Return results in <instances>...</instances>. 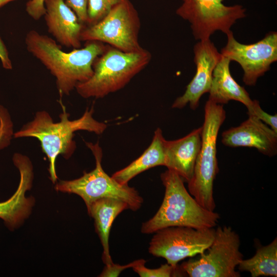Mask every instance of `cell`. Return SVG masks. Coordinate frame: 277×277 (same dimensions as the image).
Returning <instances> with one entry per match:
<instances>
[{"label": "cell", "instance_id": "e0dca14e", "mask_svg": "<svg viewBox=\"0 0 277 277\" xmlns=\"http://www.w3.org/2000/svg\"><path fill=\"white\" fill-rule=\"evenodd\" d=\"M230 60L222 55L212 74V82L209 91V100L218 104H227L234 100L243 104L250 110L254 104L243 87L232 77L229 69Z\"/></svg>", "mask_w": 277, "mask_h": 277}, {"label": "cell", "instance_id": "7402d4cb", "mask_svg": "<svg viewBox=\"0 0 277 277\" xmlns=\"http://www.w3.org/2000/svg\"><path fill=\"white\" fill-rule=\"evenodd\" d=\"M145 263L133 267V271L141 277H171L183 276L186 273L181 266L173 267L168 263L155 269H149L145 266Z\"/></svg>", "mask_w": 277, "mask_h": 277}, {"label": "cell", "instance_id": "8992f818", "mask_svg": "<svg viewBox=\"0 0 277 277\" xmlns=\"http://www.w3.org/2000/svg\"><path fill=\"white\" fill-rule=\"evenodd\" d=\"M85 144L94 156L95 168L89 172H84L83 175L78 179L61 181L56 184L55 190L79 195L84 200L87 209L96 200L109 197L124 202L127 204L128 209L134 211L138 210L143 204V199L138 191L128 184H119L103 170V151L98 142Z\"/></svg>", "mask_w": 277, "mask_h": 277}, {"label": "cell", "instance_id": "9c48e42d", "mask_svg": "<svg viewBox=\"0 0 277 277\" xmlns=\"http://www.w3.org/2000/svg\"><path fill=\"white\" fill-rule=\"evenodd\" d=\"M215 231L213 228H164L154 232L148 251L153 256L163 258L167 263L176 267L180 261L205 252L213 241Z\"/></svg>", "mask_w": 277, "mask_h": 277}, {"label": "cell", "instance_id": "277c9868", "mask_svg": "<svg viewBox=\"0 0 277 277\" xmlns=\"http://www.w3.org/2000/svg\"><path fill=\"white\" fill-rule=\"evenodd\" d=\"M151 59L150 52L145 49L126 52L107 45L105 51L93 64L92 76L78 84L75 89L85 98H103L123 88L147 66Z\"/></svg>", "mask_w": 277, "mask_h": 277}, {"label": "cell", "instance_id": "3957f363", "mask_svg": "<svg viewBox=\"0 0 277 277\" xmlns=\"http://www.w3.org/2000/svg\"><path fill=\"white\" fill-rule=\"evenodd\" d=\"M161 179L165 188L163 202L154 215L142 224V233H153L168 227L206 229L217 225L220 215L202 207L176 173L167 169L161 174Z\"/></svg>", "mask_w": 277, "mask_h": 277}, {"label": "cell", "instance_id": "ba28073f", "mask_svg": "<svg viewBox=\"0 0 277 277\" xmlns=\"http://www.w3.org/2000/svg\"><path fill=\"white\" fill-rule=\"evenodd\" d=\"M240 239L230 226H218L213 241L196 260L190 259L181 267L190 277H240L236 267L243 259Z\"/></svg>", "mask_w": 277, "mask_h": 277}, {"label": "cell", "instance_id": "8fae6325", "mask_svg": "<svg viewBox=\"0 0 277 277\" xmlns=\"http://www.w3.org/2000/svg\"><path fill=\"white\" fill-rule=\"evenodd\" d=\"M227 36V43L221 49V54L238 63L244 71V83L254 86L258 79L277 61V32H269L260 41L248 45L238 42L232 32Z\"/></svg>", "mask_w": 277, "mask_h": 277}, {"label": "cell", "instance_id": "484cf974", "mask_svg": "<svg viewBox=\"0 0 277 277\" xmlns=\"http://www.w3.org/2000/svg\"><path fill=\"white\" fill-rule=\"evenodd\" d=\"M45 0H31L26 5V11L33 19H39L45 13Z\"/></svg>", "mask_w": 277, "mask_h": 277}, {"label": "cell", "instance_id": "d4e9b609", "mask_svg": "<svg viewBox=\"0 0 277 277\" xmlns=\"http://www.w3.org/2000/svg\"><path fill=\"white\" fill-rule=\"evenodd\" d=\"M64 1L75 13L81 23L83 24L87 23L88 0H64Z\"/></svg>", "mask_w": 277, "mask_h": 277}, {"label": "cell", "instance_id": "7a4b0ae2", "mask_svg": "<svg viewBox=\"0 0 277 277\" xmlns=\"http://www.w3.org/2000/svg\"><path fill=\"white\" fill-rule=\"evenodd\" d=\"M62 107L59 122H53L47 111H39L35 113L33 120L13 133L14 138L32 137L39 141L42 150L49 162V171L53 183L57 179L55 169L57 157L62 155L68 159L76 148L73 140L74 133L78 130H86L100 135L107 127L104 123L94 118L93 106L87 108L81 117L74 120H69V114L63 105Z\"/></svg>", "mask_w": 277, "mask_h": 277}, {"label": "cell", "instance_id": "4316f807", "mask_svg": "<svg viewBox=\"0 0 277 277\" xmlns=\"http://www.w3.org/2000/svg\"><path fill=\"white\" fill-rule=\"evenodd\" d=\"M0 60L3 67L6 69H12V63L10 58L8 50L0 37Z\"/></svg>", "mask_w": 277, "mask_h": 277}, {"label": "cell", "instance_id": "ac0fdd59", "mask_svg": "<svg viewBox=\"0 0 277 277\" xmlns=\"http://www.w3.org/2000/svg\"><path fill=\"white\" fill-rule=\"evenodd\" d=\"M126 209H128L126 203L109 197L96 200L87 209L88 214L94 220L95 230L103 248L102 260L106 266L113 263L109 245L112 224L117 216Z\"/></svg>", "mask_w": 277, "mask_h": 277}, {"label": "cell", "instance_id": "30bf717a", "mask_svg": "<svg viewBox=\"0 0 277 277\" xmlns=\"http://www.w3.org/2000/svg\"><path fill=\"white\" fill-rule=\"evenodd\" d=\"M223 0H183L176 10L177 15L191 24L196 40H205L216 31L226 35L238 19L246 16V9L241 5L227 6Z\"/></svg>", "mask_w": 277, "mask_h": 277}, {"label": "cell", "instance_id": "5bb4252c", "mask_svg": "<svg viewBox=\"0 0 277 277\" xmlns=\"http://www.w3.org/2000/svg\"><path fill=\"white\" fill-rule=\"evenodd\" d=\"M45 20L48 31L61 45L74 49L81 46L85 27L64 0H45Z\"/></svg>", "mask_w": 277, "mask_h": 277}, {"label": "cell", "instance_id": "9a60e30c", "mask_svg": "<svg viewBox=\"0 0 277 277\" xmlns=\"http://www.w3.org/2000/svg\"><path fill=\"white\" fill-rule=\"evenodd\" d=\"M13 161L20 173L19 184L10 199L0 202V219L10 229L18 226L28 215L33 203L31 197L25 196L26 191L31 188L32 185L33 171L31 161L20 153L14 154Z\"/></svg>", "mask_w": 277, "mask_h": 277}, {"label": "cell", "instance_id": "5b68a950", "mask_svg": "<svg viewBox=\"0 0 277 277\" xmlns=\"http://www.w3.org/2000/svg\"><path fill=\"white\" fill-rule=\"evenodd\" d=\"M226 118L223 105L208 100L204 107L202 126V143L191 179L188 181L190 194L207 210L214 211L213 182L219 172L216 140L220 128Z\"/></svg>", "mask_w": 277, "mask_h": 277}, {"label": "cell", "instance_id": "cb8c5ba5", "mask_svg": "<svg viewBox=\"0 0 277 277\" xmlns=\"http://www.w3.org/2000/svg\"><path fill=\"white\" fill-rule=\"evenodd\" d=\"M146 261L144 259H139L134 261L127 265H120L119 264L112 263L109 265L104 267L102 272L100 276L102 277H116L118 276L121 272L123 270L129 268H133L139 264L145 263Z\"/></svg>", "mask_w": 277, "mask_h": 277}, {"label": "cell", "instance_id": "44dd1931", "mask_svg": "<svg viewBox=\"0 0 277 277\" xmlns=\"http://www.w3.org/2000/svg\"><path fill=\"white\" fill-rule=\"evenodd\" d=\"M124 0H88L87 24L94 25L101 21L117 4Z\"/></svg>", "mask_w": 277, "mask_h": 277}, {"label": "cell", "instance_id": "2e32d148", "mask_svg": "<svg viewBox=\"0 0 277 277\" xmlns=\"http://www.w3.org/2000/svg\"><path fill=\"white\" fill-rule=\"evenodd\" d=\"M202 126L181 138L165 141V165L187 182L191 179L202 143Z\"/></svg>", "mask_w": 277, "mask_h": 277}, {"label": "cell", "instance_id": "6da1fadb", "mask_svg": "<svg viewBox=\"0 0 277 277\" xmlns=\"http://www.w3.org/2000/svg\"><path fill=\"white\" fill-rule=\"evenodd\" d=\"M25 42L28 51L55 77L61 97L69 95L78 84L90 78L95 60L107 47L91 41L87 42L84 48L65 52L55 40L34 30L27 32Z\"/></svg>", "mask_w": 277, "mask_h": 277}, {"label": "cell", "instance_id": "d6986e66", "mask_svg": "<svg viewBox=\"0 0 277 277\" xmlns=\"http://www.w3.org/2000/svg\"><path fill=\"white\" fill-rule=\"evenodd\" d=\"M165 141L162 131L157 128L154 131L149 147L137 159L111 176L122 185L128 184L132 178L149 169L165 165Z\"/></svg>", "mask_w": 277, "mask_h": 277}, {"label": "cell", "instance_id": "52a82bcc", "mask_svg": "<svg viewBox=\"0 0 277 277\" xmlns=\"http://www.w3.org/2000/svg\"><path fill=\"white\" fill-rule=\"evenodd\" d=\"M141 23L138 12L129 0L114 6L97 23L84 27L81 41H95L126 52L144 48L138 40Z\"/></svg>", "mask_w": 277, "mask_h": 277}, {"label": "cell", "instance_id": "4fadbf2b", "mask_svg": "<svg viewBox=\"0 0 277 277\" xmlns=\"http://www.w3.org/2000/svg\"><path fill=\"white\" fill-rule=\"evenodd\" d=\"M221 141L229 147L255 148L269 157L277 153V133L253 115L240 125L224 131Z\"/></svg>", "mask_w": 277, "mask_h": 277}, {"label": "cell", "instance_id": "603a6c76", "mask_svg": "<svg viewBox=\"0 0 277 277\" xmlns=\"http://www.w3.org/2000/svg\"><path fill=\"white\" fill-rule=\"evenodd\" d=\"M247 113L248 115L254 116L267 124L275 132L277 133V114L272 115L265 112L261 108L258 101L254 100L252 108L248 110Z\"/></svg>", "mask_w": 277, "mask_h": 277}, {"label": "cell", "instance_id": "7c38bea8", "mask_svg": "<svg viewBox=\"0 0 277 277\" xmlns=\"http://www.w3.org/2000/svg\"><path fill=\"white\" fill-rule=\"evenodd\" d=\"M193 51L195 74L184 93L174 101L173 108L182 109L188 104L192 110L198 107L201 96L210 90L213 70L222 56L210 38L196 43Z\"/></svg>", "mask_w": 277, "mask_h": 277}, {"label": "cell", "instance_id": "83f0119b", "mask_svg": "<svg viewBox=\"0 0 277 277\" xmlns=\"http://www.w3.org/2000/svg\"><path fill=\"white\" fill-rule=\"evenodd\" d=\"M13 1L15 0H0V7H2L7 4V3L12 2ZM28 1H30L31 0H27Z\"/></svg>", "mask_w": 277, "mask_h": 277}, {"label": "cell", "instance_id": "ffe728a7", "mask_svg": "<svg viewBox=\"0 0 277 277\" xmlns=\"http://www.w3.org/2000/svg\"><path fill=\"white\" fill-rule=\"evenodd\" d=\"M241 271H247L252 277L277 276V238L269 244L257 247L251 258L242 259L238 266Z\"/></svg>", "mask_w": 277, "mask_h": 277}, {"label": "cell", "instance_id": "f1b7e54d", "mask_svg": "<svg viewBox=\"0 0 277 277\" xmlns=\"http://www.w3.org/2000/svg\"><path fill=\"white\" fill-rule=\"evenodd\" d=\"M0 149H1V146H0Z\"/></svg>", "mask_w": 277, "mask_h": 277}]
</instances>
